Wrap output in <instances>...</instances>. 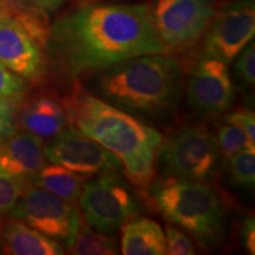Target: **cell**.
Here are the masks:
<instances>
[{"instance_id": "d6986e66", "label": "cell", "mask_w": 255, "mask_h": 255, "mask_svg": "<svg viewBox=\"0 0 255 255\" xmlns=\"http://www.w3.org/2000/svg\"><path fill=\"white\" fill-rule=\"evenodd\" d=\"M158 148H145L122 161L124 174L132 184L141 188L150 187L156 177V154Z\"/></svg>"}, {"instance_id": "52a82bcc", "label": "cell", "mask_w": 255, "mask_h": 255, "mask_svg": "<svg viewBox=\"0 0 255 255\" xmlns=\"http://www.w3.org/2000/svg\"><path fill=\"white\" fill-rule=\"evenodd\" d=\"M78 202L88 225L107 234L121 228L139 210L132 191L116 173L84 182Z\"/></svg>"}, {"instance_id": "4fadbf2b", "label": "cell", "mask_w": 255, "mask_h": 255, "mask_svg": "<svg viewBox=\"0 0 255 255\" xmlns=\"http://www.w3.org/2000/svg\"><path fill=\"white\" fill-rule=\"evenodd\" d=\"M45 159L43 139L33 133L15 131L0 142V167L24 187L33 182Z\"/></svg>"}, {"instance_id": "44dd1931", "label": "cell", "mask_w": 255, "mask_h": 255, "mask_svg": "<svg viewBox=\"0 0 255 255\" xmlns=\"http://www.w3.org/2000/svg\"><path fill=\"white\" fill-rule=\"evenodd\" d=\"M216 139L221 156L226 159H229L245 149H255V144L250 141L245 130L231 122L220 128Z\"/></svg>"}, {"instance_id": "7c38bea8", "label": "cell", "mask_w": 255, "mask_h": 255, "mask_svg": "<svg viewBox=\"0 0 255 255\" xmlns=\"http://www.w3.org/2000/svg\"><path fill=\"white\" fill-rule=\"evenodd\" d=\"M0 63L27 81L39 82L45 73L41 47L17 20L2 12H0Z\"/></svg>"}, {"instance_id": "9c48e42d", "label": "cell", "mask_w": 255, "mask_h": 255, "mask_svg": "<svg viewBox=\"0 0 255 255\" xmlns=\"http://www.w3.org/2000/svg\"><path fill=\"white\" fill-rule=\"evenodd\" d=\"M44 154L51 163L62 165L84 180L122 169V162L116 155L72 127L53 137L44 146Z\"/></svg>"}, {"instance_id": "f546056e", "label": "cell", "mask_w": 255, "mask_h": 255, "mask_svg": "<svg viewBox=\"0 0 255 255\" xmlns=\"http://www.w3.org/2000/svg\"><path fill=\"white\" fill-rule=\"evenodd\" d=\"M0 253H2V241H1V238H0Z\"/></svg>"}, {"instance_id": "cb8c5ba5", "label": "cell", "mask_w": 255, "mask_h": 255, "mask_svg": "<svg viewBox=\"0 0 255 255\" xmlns=\"http://www.w3.org/2000/svg\"><path fill=\"white\" fill-rule=\"evenodd\" d=\"M235 58V71L239 79L248 87L253 85L255 83V45L253 41H250Z\"/></svg>"}, {"instance_id": "7402d4cb", "label": "cell", "mask_w": 255, "mask_h": 255, "mask_svg": "<svg viewBox=\"0 0 255 255\" xmlns=\"http://www.w3.org/2000/svg\"><path fill=\"white\" fill-rule=\"evenodd\" d=\"M24 186L0 167V215L11 213L23 194Z\"/></svg>"}, {"instance_id": "ffe728a7", "label": "cell", "mask_w": 255, "mask_h": 255, "mask_svg": "<svg viewBox=\"0 0 255 255\" xmlns=\"http://www.w3.org/2000/svg\"><path fill=\"white\" fill-rule=\"evenodd\" d=\"M232 182L239 187L253 188L255 183V149H245L228 159Z\"/></svg>"}, {"instance_id": "9a60e30c", "label": "cell", "mask_w": 255, "mask_h": 255, "mask_svg": "<svg viewBox=\"0 0 255 255\" xmlns=\"http://www.w3.org/2000/svg\"><path fill=\"white\" fill-rule=\"evenodd\" d=\"M121 253L124 255L167 254L165 235L154 220L132 216L121 226Z\"/></svg>"}, {"instance_id": "484cf974", "label": "cell", "mask_w": 255, "mask_h": 255, "mask_svg": "<svg viewBox=\"0 0 255 255\" xmlns=\"http://www.w3.org/2000/svg\"><path fill=\"white\" fill-rule=\"evenodd\" d=\"M14 113L15 102L0 101V142L17 131Z\"/></svg>"}, {"instance_id": "6da1fadb", "label": "cell", "mask_w": 255, "mask_h": 255, "mask_svg": "<svg viewBox=\"0 0 255 255\" xmlns=\"http://www.w3.org/2000/svg\"><path fill=\"white\" fill-rule=\"evenodd\" d=\"M46 47L70 77L101 72L135 57L165 52L148 5L81 6L50 27Z\"/></svg>"}, {"instance_id": "d4e9b609", "label": "cell", "mask_w": 255, "mask_h": 255, "mask_svg": "<svg viewBox=\"0 0 255 255\" xmlns=\"http://www.w3.org/2000/svg\"><path fill=\"white\" fill-rule=\"evenodd\" d=\"M167 237V254L169 255H193L195 254V247L193 242L184 233L175 226L168 225L165 228Z\"/></svg>"}, {"instance_id": "5b68a950", "label": "cell", "mask_w": 255, "mask_h": 255, "mask_svg": "<svg viewBox=\"0 0 255 255\" xmlns=\"http://www.w3.org/2000/svg\"><path fill=\"white\" fill-rule=\"evenodd\" d=\"M168 177L206 181L214 176L221 157L218 139L202 126H187L170 133L158 148Z\"/></svg>"}, {"instance_id": "3957f363", "label": "cell", "mask_w": 255, "mask_h": 255, "mask_svg": "<svg viewBox=\"0 0 255 255\" xmlns=\"http://www.w3.org/2000/svg\"><path fill=\"white\" fill-rule=\"evenodd\" d=\"M63 107L70 126L110 150L121 162L143 149L161 145L158 131L79 84L73 85Z\"/></svg>"}, {"instance_id": "30bf717a", "label": "cell", "mask_w": 255, "mask_h": 255, "mask_svg": "<svg viewBox=\"0 0 255 255\" xmlns=\"http://www.w3.org/2000/svg\"><path fill=\"white\" fill-rule=\"evenodd\" d=\"M254 33V1L239 0L216 11L205 33V56L213 57L228 65L253 40Z\"/></svg>"}, {"instance_id": "e0dca14e", "label": "cell", "mask_w": 255, "mask_h": 255, "mask_svg": "<svg viewBox=\"0 0 255 255\" xmlns=\"http://www.w3.org/2000/svg\"><path fill=\"white\" fill-rule=\"evenodd\" d=\"M31 184L38 186L71 205H77L84 178L58 164H45Z\"/></svg>"}, {"instance_id": "ac0fdd59", "label": "cell", "mask_w": 255, "mask_h": 255, "mask_svg": "<svg viewBox=\"0 0 255 255\" xmlns=\"http://www.w3.org/2000/svg\"><path fill=\"white\" fill-rule=\"evenodd\" d=\"M76 255H114L119 253L117 241L107 233L95 232L79 218L75 238L68 247Z\"/></svg>"}, {"instance_id": "83f0119b", "label": "cell", "mask_w": 255, "mask_h": 255, "mask_svg": "<svg viewBox=\"0 0 255 255\" xmlns=\"http://www.w3.org/2000/svg\"><path fill=\"white\" fill-rule=\"evenodd\" d=\"M241 244L248 253L255 254V222L254 219L248 216L242 221L240 228Z\"/></svg>"}, {"instance_id": "5bb4252c", "label": "cell", "mask_w": 255, "mask_h": 255, "mask_svg": "<svg viewBox=\"0 0 255 255\" xmlns=\"http://www.w3.org/2000/svg\"><path fill=\"white\" fill-rule=\"evenodd\" d=\"M19 122L24 131L43 138H53L64 131L68 124L62 103L51 96H38L21 109Z\"/></svg>"}, {"instance_id": "8992f818", "label": "cell", "mask_w": 255, "mask_h": 255, "mask_svg": "<svg viewBox=\"0 0 255 255\" xmlns=\"http://www.w3.org/2000/svg\"><path fill=\"white\" fill-rule=\"evenodd\" d=\"M216 13V0H156L150 6L155 30L167 50L196 44Z\"/></svg>"}, {"instance_id": "f1b7e54d", "label": "cell", "mask_w": 255, "mask_h": 255, "mask_svg": "<svg viewBox=\"0 0 255 255\" xmlns=\"http://www.w3.org/2000/svg\"><path fill=\"white\" fill-rule=\"evenodd\" d=\"M66 1L68 0H32V2L34 5L41 9H44L45 12L56 11V9H58Z\"/></svg>"}, {"instance_id": "603a6c76", "label": "cell", "mask_w": 255, "mask_h": 255, "mask_svg": "<svg viewBox=\"0 0 255 255\" xmlns=\"http://www.w3.org/2000/svg\"><path fill=\"white\" fill-rule=\"evenodd\" d=\"M26 90V82L23 77L12 72L0 63V101L17 102Z\"/></svg>"}, {"instance_id": "ba28073f", "label": "cell", "mask_w": 255, "mask_h": 255, "mask_svg": "<svg viewBox=\"0 0 255 255\" xmlns=\"http://www.w3.org/2000/svg\"><path fill=\"white\" fill-rule=\"evenodd\" d=\"M11 215L66 247L75 238L81 218L76 205L34 184L25 186Z\"/></svg>"}, {"instance_id": "4dcf8cb0", "label": "cell", "mask_w": 255, "mask_h": 255, "mask_svg": "<svg viewBox=\"0 0 255 255\" xmlns=\"http://www.w3.org/2000/svg\"><path fill=\"white\" fill-rule=\"evenodd\" d=\"M1 1H2V0H0V4H1Z\"/></svg>"}, {"instance_id": "2e32d148", "label": "cell", "mask_w": 255, "mask_h": 255, "mask_svg": "<svg viewBox=\"0 0 255 255\" xmlns=\"http://www.w3.org/2000/svg\"><path fill=\"white\" fill-rule=\"evenodd\" d=\"M2 252L12 255H62L63 247L53 239L25 222L11 221L2 232Z\"/></svg>"}, {"instance_id": "4316f807", "label": "cell", "mask_w": 255, "mask_h": 255, "mask_svg": "<svg viewBox=\"0 0 255 255\" xmlns=\"http://www.w3.org/2000/svg\"><path fill=\"white\" fill-rule=\"evenodd\" d=\"M226 122H231L241 127L247 133L248 138L255 144V116L251 110L235 111L226 116Z\"/></svg>"}, {"instance_id": "277c9868", "label": "cell", "mask_w": 255, "mask_h": 255, "mask_svg": "<svg viewBox=\"0 0 255 255\" xmlns=\"http://www.w3.org/2000/svg\"><path fill=\"white\" fill-rule=\"evenodd\" d=\"M150 197L164 219L187 231L202 248L216 247L221 242L226 209L219 193L209 184L167 177L152 182Z\"/></svg>"}, {"instance_id": "7a4b0ae2", "label": "cell", "mask_w": 255, "mask_h": 255, "mask_svg": "<svg viewBox=\"0 0 255 255\" xmlns=\"http://www.w3.org/2000/svg\"><path fill=\"white\" fill-rule=\"evenodd\" d=\"M101 72L98 95L131 115L164 116L176 109L182 97L180 66L162 53L135 57Z\"/></svg>"}, {"instance_id": "8fae6325", "label": "cell", "mask_w": 255, "mask_h": 255, "mask_svg": "<svg viewBox=\"0 0 255 255\" xmlns=\"http://www.w3.org/2000/svg\"><path fill=\"white\" fill-rule=\"evenodd\" d=\"M188 104L202 116L215 117L226 113L234 101L227 64L203 55L191 72L187 90Z\"/></svg>"}]
</instances>
